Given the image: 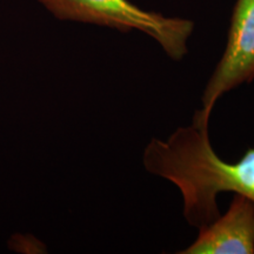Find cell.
Here are the masks:
<instances>
[{
	"label": "cell",
	"mask_w": 254,
	"mask_h": 254,
	"mask_svg": "<svg viewBox=\"0 0 254 254\" xmlns=\"http://www.w3.org/2000/svg\"><path fill=\"white\" fill-rule=\"evenodd\" d=\"M60 20L99 25L127 33L139 31L153 38L173 60L187 53V40L194 30L192 20L145 11L129 0H39Z\"/></svg>",
	"instance_id": "7a4b0ae2"
},
{
	"label": "cell",
	"mask_w": 254,
	"mask_h": 254,
	"mask_svg": "<svg viewBox=\"0 0 254 254\" xmlns=\"http://www.w3.org/2000/svg\"><path fill=\"white\" fill-rule=\"evenodd\" d=\"M180 254H254V202L236 194L226 213L199 228V236Z\"/></svg>",
	"instance_id": "277c9868"
},
{
	"label": "cell",
	"mask_w": 254,
	"mask_h": 254,
	"mask_svg": "<svg viewBox=\"0 0 254 254\" xmlns=\"http://www.w3.org/2000/svg\"><path fill=\"white\" fill-rule=\"evenodd\" d=\"M147 172L174 184L184 199L183 214L194 227H202L219 215L217 195L241 194L254 202V147L237 163L215 153L207 124L179 127L165 140L152 138L144 150Z\"/></svg>",
	"instance_id": "6da1fadb"
},
{
	"label": "cell",
	"mask_w": 254,
	"mask_h": 254,
	"mask_svg": "<svg viewBox=\"0 0 254 254\" xmlns=\"http://www.w3.org/2000/svg\"><path fill=\"white\" fill-rule=\"evenodd\" d=\"M254 80V0H237L232 12L226 47L201 95V109L193 122L209 124L218 99Z\"/></svg>",
	"instance_id": "3957f363"
}]
</instances>
